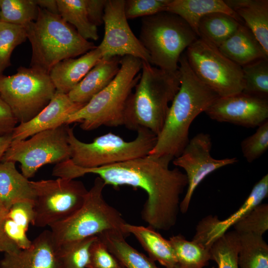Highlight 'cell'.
<instances>
[{
	"mask_svg": "<svg viewBox=\"0 0 268 268\" xmlns=\"http://www.w3.org/2000/svg\"><path fill=\"white\" fill-rule=\"evenodd\" d=\"M169 155L143 157L105 166L85 168L69 159L56 164L53 174L58 178L75 179L87 174L98 175L106 185L130 186L144 191L147 199L141 214L148 226L168 231L176 224L180 196L188 186L185 173L169 165Z\"/></svg>",
	"mask_w": 268,
	"mask_h": 268,
	"instance_id": "1",
	"label": "cell"
},
{
	"mask_svg": "<svg viewBox=\"0 0 268 268\" xmlns=\"http://www.w3.org/2000/svg\"><path fill=\"white\" fill-rule=\"evenodd\" d=\"M178 70L180 88L171 102L162 128L149 155L179 156L188 144L190 127L219 96L196 75L185 53L180 57Z\"/></svg>",
	"mask_w": 268,
	"mask_h": 268,
	"instance_id": "2",
	"label": "cell"
},
{
	"mask_svg": "<svg viewBox=\"0 0 268 268\" xmlns=\"http://www.w3.org/2000/svg\"><path fill=\"white\" fill-rule=\"evenodd\" d=\"M142 72L125 109L124 125L131 130L160 132L171 103L180 86L179 70L171 72L142 61Z\"/></svg>",
	"mask_w": 268,
	"mask_h": 268,
	"instance_id": "3",
	"label": "cell"
},
{
	"mask_svg": "<svg viewBox=\"0 0 268 268\" xmlns=\"http://www.w3.org/2000/svg\"><path fill=\"white\" fill-rule=\"evenodd\" d=\"M38 7L36 19L25 27L32 47L31 67L49 74L60 62L95 48L60 14Z\"/></svg>",
	"mask_w": 268,
	"mask_h": 268,
	"instance_id": "4",
	"label": "cell"
},
{
	"mask_svg": "<svg viewBox=\"0 0 268 268\" xmlns=\"http://www.w3.org/2000/svg\"><path fill=\"white\" fill-rule=\"evenodd\" d=\"M142 61L131 56L122 57L120 69L111 82L80 110L68 118L66 125L79 123L84 131L101 126L124 125L127 100L137 83Z\"/></svg>",
	"mask_w": 268,
	"mask_h": 268,
	"instance_id": "5",
	"label": "cell"
},
{
	"mask_svg": "<svg viewBox=\"0 0 268 268\" xmlns=\"http://www.w3.org/2000/svg\"><path fill=\"white\" fill-rule=\"evenodd\" d=\"M105 186L102 179L96 177L80 207L69 217L50 226L57 247L108 231H119L129 235L123 229L126 222L121 214L104 198Z\"/></svg>",
	"mask_w": 268,
	"mask_h": 268,
	"instance_id": "6",
	"label": "cell"
},
{
	"mask_svg": "<svg viewBox=\"0 0 268 268\" xmlns=\"http://www.w3.org/2000/svg\"><path fill=\"white\" fill-rule=\"evenodd\" d=\"M198 36L178 15L163 11L142 17L139 39L150 64L171 72L178 70L180 57Z\"/></svg>",
	"mask_w": 268,
	"mask_h": 268,
	"instance_id": "7",
	"label": "cell"
},
{
	"mask_svg": "<svg viewBox=\"0 0 268 268\" xmlns=\"http://www.w3.org/2000/svg\"><path fill=\"white\" fill-rule=\"evenodd\" d=\"M135 138L126 141L109 132L95 138L89 143L79 140L73 128L67 129L71 150L70 160L75 165L85 168H96L125 162L148 155L154 147L157 135L140 128Z\"/></svg>",
	"mask_w": 268,
	"mask_h": 268,
	"instance_id": "8",
	"label": "cell"
},
{
	"mask_svg": "<svg viewBox=\"0 0 268 268\" xmlns=\"http://www.w3.org/2000/svg\"><path fill=\"white\" fill-rule=\"evenodd\" d=\"M56 91L49 74L34 68L20 67L13 75L0 74V96L19 123L38 114Z\"/></svg>",
	"mask_w": 268,
	"mask_h": 268,
	"instance_id": "9",
	"label": "cell"
},
{
	"mask_svg": "<svg viewBox=\"0 0 268 268\" xmlns=\"http://www.w3.org/2000/svg\"><path fill=\"white\" fill-rule=\"evenodd\" d=\"M185 54L196 75L219 97L243 91L242 67L224 56L218 48L198 38Z\"/></svg>",
	"mask_w": 268,
	"mask_h": 268,
	"instance_id": "10",
	"label": "cell"
},
{
	"mask_svg": "<svg viewBox=\"0 0 268 268\" xmlns=\"http://www.w3.org/2000/svg\"><path fill=\"white\" fill-rule=\"evenodd\" d=\"M35 198L32 225L50 226L70 216L83 203L88 191L80 181L57 178L30 181Z\"/></svg>",
	"mask_w": 268,
	"mask_h": 268,
	"instance_id": "11",
	"label": "cell"
},
{
	"mask_svg": "<svg viewBox=\"0 0 268 268\" xmlns=\"http://www.w3.org/2000/svg\"><path fill=\"white\" fill-rule=\"evenodd\" d=\"M64 125L38 133L28 139L12 141L1 161L20 164L21 173L33 177L41 167L70 159L67 129Z\"/></svg>",
	"mask_w": 268,
	"mask_h": 268,
	"instance_id": "12",
	"label": "cell"
},
{
	"mask_svg": "<svg viewBox=\"0 0 268 268\" xmlns=\"http://www.w3.org/2000/svg\"><path fill=\"white\" fill-rule=\"evenodd\" d=\"M211 138L208 134L201 133L190 139L181 154L172 161L184 170L188 179L186 193L180 203L182 213L188 211L193 194L201 182L209 174L226 166L238 162L236 157L217 159L210 154Z\"/></svg>",
	"mask_w": 268,
	"mask_h": 268,
	"instance_id": "13",
	"label": "cell"
},
{
	"mask_svg": "<svg viewBox=\"0 0 268 268\" xmlns=\"http://www.w3.org/2000/svg\"><path fill=\"white\" fill-rule=\"evenodd\" d=\"M125 3L124 0H107L103 18L104 36L97 47L103 58L131 56L150 63L148 52L128 24Z\"/></svg>",
	"mask_w": 268,
	"mask_h": 268,
	"instance_id": "14",
	"label": "cell"
},
{
	"mask_svg": "<svg viewBox=\"0 0 268 268\" xmlns=\"http://www.w3.org/2000/svg\"><path fill=\"white\" fill-rule=\"evenodd\" d=\"M204 113L217 122L247 128L258 127L268 120V100L242 92L218 97Z\"/></svg>",
	"mask_w": 268,
	"mask_h": 268,
	"instance_id": "15",
	"label": "cell"
},
{
	"mask_svg": "<svg viewBox=\"0 0 268 268\" xmlns=\"http://www.w3.org/2000/svg\"><path fill=\"white\" fill-rule=\"evenodd\" d=\"M268 195V174L263 176L253 187L243 204L227 218L220 220L208 215L200 221L192 240L210 249L211 245L232 226L260 204Z\"/></svg>",
	"mask_w": 268,
	"mask_h": 268,
	"instance_id": "16",
	"label": "cell"
},
{
	"mask_svg": "<svg viewBox=\"0 0 268 268\" xmlns=\"http://www.w3.org/2000/svg\"><path fill=\"white\" fill-rule=\"evenodd\" d=\"M85 104L72 101L67 94L56 91L48 105L29 121L19 123L12 133V141L24 140L33 135L66 124L68 118Z\"/></svg>",
	"mask_w": 268,
	"mask_h": 268,
	"instance_id": "17",
	"label": "cell"
},
{
	"mask_svg": "<svg viewBox=\"0 0 268 268\" xmlns=\"http://www.w3.org/2000/svg\"><path fill=\"white\" fill-rule=\"evenodd\" d=\"M0 268H61L50 230L42 232L27 248L4 253Z\"/></svg>",
	"mask_w": 268,
	"mask_h": 268,
	"instance_id": "18",
	"label": "cell"
},
{
	"mask_svg": "<svg viewBox=\"0 0 268 268\" xmlns=\"http://www.w3.org/2000/svg\"><path fill=\"white\" fill-rule=\"evenodd\" d=\"M102 58L96 47L78 58L67 59L57 64L49 73L56 91L68 94Z\"/></svg>",
	"mask_w": 268,
	"mask_h": 268,
	"instance_id": "19",
	"label": "cell"
},
{
	"mask_svg": "<svg viewBox=\"0 0 268 268\" xmlns=\"http://www.w3.org/2000/svg\"><path fill=\"white\" fill-rule=\"evenodd\" d=\"M119 57L102 58L67 94L73 102L86 104L114 79L120 68Z\"/></svg>",
	"mask_w": 268,
	"mask_h": 268,
	"instance_id": "20",
	"label": "cell"
},
{
	"mask_svg": "<svg viewBox=\"0 0 268 268\" xmlns=\"http://www.w3.org/2000/svg\"><path fill=\"white\" fill-rule=\"evenodd\" d=\"M218 49L227 58L241 67L260 59H268V54L253 33L245 25L242 24Z\"/></svg>",
	"mask_w": 268,
	"mask_h": 268,
	"instance_id": "21",
	"label": "cell"
},
{
	"mask_svg": "<svg viewBox=\"0 0 268 268\" xmlns=\"http://www.w3.org/2000/svg\"><path fill=\"white\" fill-rule=\"evenodd\" d=\"M227 5L243 20L268 54V0H225Z\"/></svg>",
	"mask_w": 268,
	"mask_h": 268,
	"instance_id": "22",
	"label": "cell"
},
{
	"mask_svg": "<svg viewBox=\"0 0 268 268\" xmlns=\"http://www.w3.org/2000/svg\"><path fill=\"white\" fill-rule=\"evenodd\" d=\"M165 11L182 18L197 36L199 21L206 14L221 12L232 16L240 23L242 20L224 0H171Z\"/></svg>",
	"mask_w": 268,
	"mask_h": 268,
	"instance_id": "23",
	"label": "cell"
},
{
	"mask_svg": "<svg viewBox=\"0 0 268 268\" xmlns=\"http://www.w3.org/2000/svg\"><path fill=\"white\" fill-rule=\"evenodd\" d=\"M124 231L129 235H133L141 247L153 261H157L166 268L177 264L173 247L155 229L150 226H143L126 223Z\"/></svg>",
	"mask_w": 268,
	"mask_h": 268,
	"instance_id": "24",
	"label": "cell"
},
{
	"mask_svg": "<svg viewBox=\"0 0 268 268\" xmlns=\"http://www.w3.org/2000/svg\"><path fill=\"white\" fill-rule=\"evenodd\" d=\"M30 181L16 169L15 163L0 162V205L8 210L16 202L24 199L34 200Z\"/></svg>",
	"mask_w": 268,
	"mask_h": 268,
	"instance_id": "25",
	"label": "cell"
},
{
	"mask_svg": "<svg viewBox=\"0 0 268 268\" xmlns=\"http://www.w3.org/2000/svg\"><path fill=\"white\" fill-rule=\"evenodd\" d=\"M34 218V201L32 200L19 201L8 210L3 223L4 232L19 249L27 248L32 243L27 232Z\"/></svg>",
	"mask_w": 268,
	"mask_h": 268,
	"instance_id": "26",
	"label": "cell"
},
{
	"mask_svg": "<svg viewBox=\"0 0 268 268\" xmlns=\"http://www.w3.org/2000/svg\"><path fill=\"white\" fill-rule=\"evenodd\" d=\"M97 236L124 268H159L149 257L129 245L124 233L108 231Z\"/></svg>",
	"mask_w": 268,
	"mask_h": 268,
	"instance_id": "27",
	"label": "cell"
},
{
	"mask_svg": "<svg viewBox=\"0 0 268 268\" xmlns=\"http://www.w3.org/2000/svg\"><path fill=\"white\" fill-rule=\"evenodd\" d=\"M241 24L234 17L226 13H209L200 20L198 36L218 48L235 32Z\"/></svg>",
	"mask_w": 268,
	"mask_h": 268,
	"instance_id": "28",
	"label": "cell"
},
{
	"mask_svg": "<svg viewBox=\"0 0 268 268\" xmlns=\"http://www.w3.org/2000/svg\"><path fill=\"white\" fill-rule=\"evenodd\" d=\"M59 14L67 23L73 25L78 34L88 40L99 38L97 26L89 20L85 0H57Z\"/></svg>",
	"mask_w": 268,
	"mask_h": 268,
	"instance_id": "29",
	"label": "cell"
},
{
	"mask_svg": "<svg viewBox=\"0 0 268 268\" xmlns=\"http://www.w3.org/2000/svg\"><path fill=\"white\" fill-rule=\"evenodd\" d=\"M169 241L180 268H203L211 260L209 249L193 240L177 235L170 237Z\"/></svg>",
	"mask_w": 268,
	"mask_h": 268,
	"instance_id": "30",
	"label": "cell"
},
{
	"mask_svg": "<svg viewBox=\"0 0 268 268\" xmlns=\"http://www.w3.org/2000/svg\"><path fill=\"white\" fill-rule=\"evenodd\" d=\"M240 234L239 268H268V245L263 236Z\"/></svg>",
	"mask_w": 268,
	"mask_h": 268,
	"instance_id": "31",
	"label": "cell"
},
{
	"mask_svg": "<svg viewBox=\"0 0 268 268\" xmlns=\"http://www.w3.org/2000/svg\"><path fill=\"white\" fill-rule=\"evenodd\" d=\"M239 246L240 234L235 230L227 231L211 245V260L215 262L217 268H239Z\"/></svg>",
	"mask_w": 268,
	"mask_h": 268,
	"instance_id": "32",
	"label": "cell"
},
{
	"mask_svg": "<svg viewBox=\"0 0 268 268\" xmlns=\"http://www.w3.org/2000/svg\"><path fill=\"white\" fill-rule=\"evenodd\" d=\"M97 236L88 237L57 247L61 268H87L90 247Z\"/></svg>",
	"mask_w": 268,
	"mask_h": 268,
	"instance_id": "33",
	"label": "cell"
},
{
	"mask_svg": "<svg viewBox=\"0 0 268 268\" xmlns=\"http://www.w3.org/2000/svg\"><path fill=\"white\" fill-rule=\"evenodd\" d=\"M38 7L35 0H0V21L23 27L35 21Z\"/></svg>",
	"mask_w": 268,
	"mask_h": 268,
	"instance_id": "34",
	"label": "cell"
},
{
	"mask_svg": "<svg viewBox=\"0 0 268 268\" xmlns=\"http://www.w3.org/2000/svg\"><path fill=\"white\" fill-rule=\"evenodd\" d=\"M243 92L268 98V59H262L242 67Z\"/></svg>",
	"mask_w": 268,
	"mask_h": 268,
	"instance_id": "35",
	"label": "cell"
},
{
	"mask_svg": "<svg viewBox=\"0 0 268 268\" xmlns=\"http://www.w3.org/2000/svg\"><path fill=\"white\" fill-rule=\"evenodd\" d=\"M27 39L24 27L0 21V74L10 65L15 48Z\"/></svg>",
	"mask_w": 268,
	"mask_h": 268,
	"instance_id": "36",
	"label": "cell"
},
{
	"mask_svg": "<svg viewBox=\"0 0 268 268\" xmlns=\"http://www.w3.org/2000/svg\"><path fill=\"white\" fill-rule=\"evenodd\" d=\"M239 234L253 233L263 236L268 230V205L260 203L234 226Z\"/></svg>",
	"mask_w": 268,
	"mask_h": 268,
	"instance_id": "37",
	"label": "cell"
},
{
	"mask_svg": "<svg viewBox=\"0 0 268 268\" xmlns=\"http://www.w3.org/2000/svg\"><path fill=\"white\" fill-rule=\"evenodd\" d=\"M268 148V120L258 127L252 135L241 143L242 154L248 162L260 157Z\"/></svg>",
	"mask_w": 268,
	"mask_h": 268,
	"instance_id": "38",
	"label": "cell"
},
{
	"mask_svg": "<svg viewBox=\"0 0 268 268\" xmlns=\"http://www.w3.org/2000/svg\"><path fill=\"white\" fill-rule=\"evenodd\" d=\"M171 0H125V13L127 19L146 17L165 11Z\"/></svg>",
	"mask_w": 268,
	"mask_h": 268,
	"instance_id": "39",
	"label": "cell"
},
{
	"mask_svg": "<svg viewBox=\"0 0 268 268\" xmlns=\"http://www.w3.org/2000/svg\"><path fill=\"white\" fill-rule=\"evenodd\" d=\"M122 268L123 267L97 237L91 246L89 262L87 268Z\"/></svg>",
	"mask_w": 268,
	"mask_h": 268,
	"instance_id": "40",
	"label": "cell"
},
{
	"mask_svg": "<svg viewBox=\"0 0 268 268\" xmlns=\"http://www.w3.org/2000/svg\"><path fill=\"white\" fill-rule=\"evenodd\" d=\"M17 123L10 108L0 96V135L12 134Z\"/></svg>",
	"mask_w": 268,
	"mask_h": 268,
	"instance_id": "41",
	"label": "cell"
},
{
	"mask_svg": "<svg viewBox=\"0 0 268 268\" xmlns=\"http://www.w3.org/2000/svg\"><path fill=\"white\" fill-rule=\"evenodd\" d=\"M107 0H85L87 15L90 22L95 26L103 23L104 9Z\"/></svg>",
	"mask_w": 268,
	"mask_h": 268,
	"instance_id": "42",
	"label": "cell"
},
{
	"mask_svg": "<svg viewBox=\"0 0 268 268\" xmlns=\"http://www.w3.org/2000/svg\"><path fill=\"white\" fill-rule=\"evenodd\" d=\"M8 210L0 205V252L10 253L19 249L9 239L3 230V223Z\"/></svg>",
	"mask_w": 268,
	"mask_h": 268,
	"instance_id": "43",
	"label": "cell"
},
{
	"mask_svg": "<svg viewBox=\"0 0 268 268\" xmlns=\"http://www.w3.org/2000/svg\"><path fill=\"white\" fill-rule=\"evenodd\" d=\"M35 1L38 6L51 13L59 14L57 0H35Z\"/></svg>",
	"mask_w": 268,
	"mask_h": 268,
	"instance_id": "44",
	"label": "cell"
},
{
	"mask_svg": "<svg viewBox=\"0 0 268 268\" xmlns=\"http://www.w3.org/2000/svg\"><path fill=\"white\" fill-rule=\"evenodd\" d=\"M11 134L0 135V161H1L5 153L11 143Z\"/></svg>",
	"mask_w": 268,
	"mask_h": 268,
	"instance_id": "45",
	"label": "cell"
},
{
	"mask_svg": "<svg viewBox=\"0 0 268 268\" xmlns=\"http://www.w3.org/2000/svg\"><path fill=\"white\" fill-rule=\"evenodd\" d=\"M167 268H180L178 264H176L172 267H170Z\"/></svg>",
	"mask_w": 268,
	"mask_h": 268,
	"instance_id": "46",
	"label": "cell"
},
{
	"mask_svg": "<svg viewBox=\"0 0 268 268\" xmlns=\"http://www.w3.org/2000/svg\"><path fill=\"white\" fill-rule=\"evenodd\" d=\"M210 268H214V267Z\"/></svg>",
	"mask_w": 268,
	"mask_h": 268,
	"instance_id": "47",
	"label": "cell"
},
{
	"mask_svg": "<svg viewBox=\"0 0 268 268\" xmlns=\"http://www.w3.org/2000/svg\"><path fill=\"white\" fill-rule=\"evenodd\" d=\"M124 268L123 267V268Z\"/></svg>",
	"mask_w": 268,
	"mask_h": 268,
	"instance_id": "48",
	"label": "cell"
}]
</instances>
